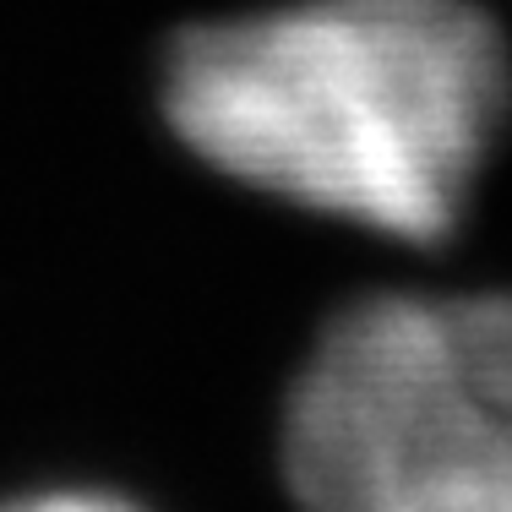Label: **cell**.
<instances>
[{
    "label": "cell",
    "instance_id": "obj_3",
    "mask_svg": "<svg viewBox=\"0 0 512 512\" xmlns=\"http://www.w3.org/2000/svg\"><path fill=\"white\" fill-rule=\"evenodd\" d=\"M0 512H142V507L109 491H44V496H22Z\"/></svg>",
    "mask_w": 512,
    "mask_h": 512
},
{
    "label": "cell",
    "instance_id": "obj_2",
    "mask_svg": "<svg viewBox=\"0 0 512 512\" xmlns=\"http://www.w3.org/2000/svg\"><path fill=\"white\" fill-rule=\"evenodd\" d=\"M306 512H512V295H371L284 404Z\"/></svg>",
    "mask_w": 512,
    "mask_h": 512
},
{
    "label": "cell",
    "instance_id": "obj_1",
    "mask_svg": "<svg viewBox=\"0 0 512 512\" xmlns=\"http://www.w3.org/2000/svg\"><path fill=\"white\" fill-rule=\"evenodd\" d=\"M512 71L469 0H300L169 50L164 115L229 180L393 240L458 224Z\"/></svg>",
    "mask_w": 512,
    "mask_h": 512
}]
</instances>
